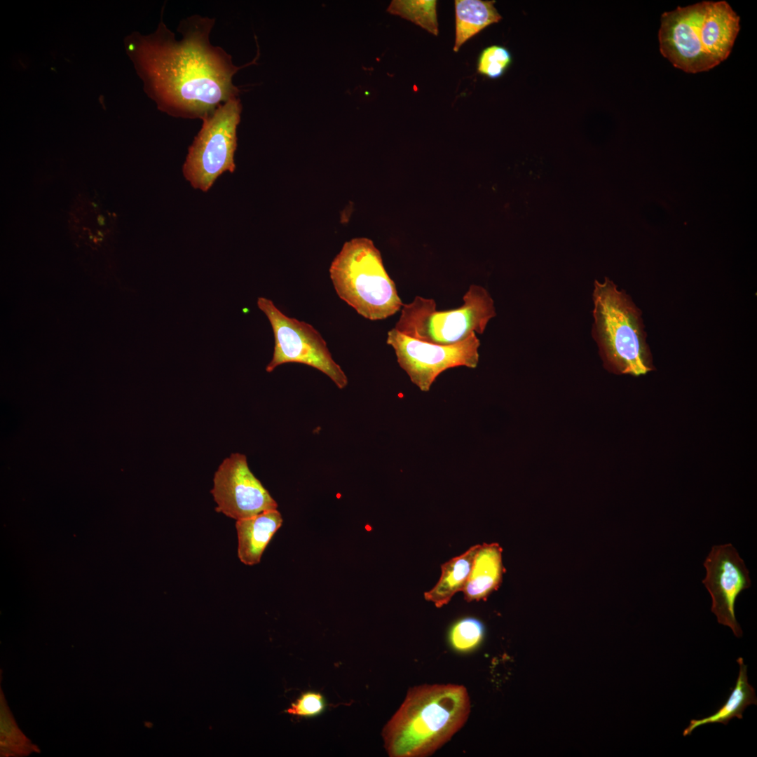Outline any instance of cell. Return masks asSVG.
Masks as SVG:
<instances>
[{
	"mask_svg": "<svg viewBox=\"0 0 757 757\" xmlns=\"http://www.w3.org/2000/svg\"><path fill=\"white\" fill-rule=\"evenodd\" d=\"M386 343L395 353L400 367L423 392L429 391L437 377L456 367H477L479 339L476 334L452 345H438L414 339L393 328Z\"/></svg>",
	"mask_w": 757,
	"mask_h": 757,
	"instance_id": "obj_9",
	"label": "cell"
},
{
	"mask_svg": "<svg viewBox=\"0 0 757 757\" xmlns=\"http://www.w3.org/2000/svg\"><path fill=\"white\" fill-rule=\"evenodd\" d=\"M329 275L338 296L367 319H386L402 307L395 284L370 239L346 242L331 264Z\"/></svg>",
	"mask_w": 757,
	"mask_h": 757,
	"instance_id": "obj_5",
	"label": "cell"
},
{
	"mask_svg": "<svg viewBox=\"0 0 757 757\" xmlns=\"http://www.w3.org/2000/svg\"><path fill=\"white\" fill-rule=\"evenodd\" d=\"M479 547L480 545H474L462 554L442 564L439 580L430 590L424 593L425 599L433 603L437 608H441L447 604L456 593L462 591Z\"/></svg>",
	"mask_w": 757,
	"mask_h": 757,
	"instance_id": "obj_14",
	"label": "cell"
},
{
	"mask_svg": "<svg viewBox=\"0 0 757 757\" xmlns=\"http://www.w3.org/2000/svg\"><path fill=\"white\" fill-rule=\"evenodd\" d=\"M241 111L240 101L234 97L202 120V127L188 149L182 168L185 179L194 189L206 192L221 175L235 171Z\"/></svg>",
	"mask_w": 757,
	"mask_h": 757,
	"instance_id": "obj_7",
	"label": "cell"
},
{
	"mask_svg": "<svg viewBox=\"0 0 757 757\" xmlns=\"http://www.w3.org/2000/svg\"><path fill=\"white\" fill-rule=\"evenodd\" d=\"M259 308L268 318L274 335V350L267 372L288 362L311 366L326 374L339 389L348 385V378L333 360L326 341L310 324L288 317L273 302L264 297L257 299Z\"/></svg>",
	"mask_w": 757,
	"mask_h": 757,
	"instance_id": "obj_8",
	"label": "cell"
},
{
	"mask_svg": "<svg viewBox=\"0 0 757 757\" xmlns=\"http://www.w3.org/2000/svg\"><path fill=\"white\" fill-rule=\"evenodd\" d=\"M282 521V515L277 509L238 519L236 528L238 556L240 561L248 566L259 563L266 547L281 527Z\"/></svg>",
	"mask_w": 757,
	"mask_h": 757,
	"instance_id": "obj_12",
	"label": "cell"
},
{
	"mask_svg": "<svg viewBox=\"0 0 757 757\" xmlns=\"http://www.w3.org/2000/svg\"><path fill=\"white\" fill-rule=\"evenodd\" d=\"M470 697L458 684H423L409 689L382 730L390 757H425L440 749L465 724Z\"/></svg>",
	"mask_w": 757,
	"mask_h": 757,
	"instance_id": "obj_2",
	"label": "cell"
},
{
	"mask_svg": "<svg viewBox=\"0 0 757 757\" xmlns=\"http://www.w3.org/2000/svg\"><path fill=\"white\" fill-rule=\"evenodd\" d=\"M503 573L500 546L497 543L480 545L462 590L465 599L470 602L486 599L499 587Z\"/></svg>",
	"mask_w": 757,
	"mask_h": 757,
	"instance_id": "obj_13",
	"label": "cell"
},
{
	"mask_svg": "<svg viewBox=\"0 0 757 757\" xmlns=\"http://www.w3.org/2000/svg\"><path fill=\"white\" fill-rule=\"evenodd\" d=\"M215 20L193 15L182 20L177 39L161 20L149 36L128 39V53L146 91L168 115L203 120L219 105L238 97L233 76L245 67L210 40Z\"/></svg>",
	"mask_w": 757,
	"mask_h": 757,
	"instance_id": "obj_1",
	"label": "cell"
},
{
	"mask_svg": "<svg viewBox=\"0 0 757 757\" xmlns=\"http://www.w3.org/2000/svg\"><path fill=\"white\" fill-rule=\"evenodd\" d=\"M703 564L707 575L702 582L711 596V611L718 623L728 626L736 637H741L743 633L735 618V603L751 584L743 559L728 543L714 545Z\"/></svg>",
	"mask_w": 757,
	"mask_h": 757,
	"instance_id": "obj_11",
	"label": "cell"
},
{
	"mask_svg": "<svg viewBox=\"0 0 757 757\" xmlns=\"http://www.w3.org/2000/svg\"><path fill=\"white\" fill-rule=\"evenodd\" d=\"M511 62L510 51L503 46L493 45L482 51L477 62V71L490 79H497L505 72Z\"/></svg>",
	"mask_w": 757,
	"mask_h": 757,
	"instance_id": "obj_19",
	"label": "cell"
},
{
	"mask_svg": "<svg viewBox=\"0 0 757 757\" xmlns=\"http://www.w3.org/2000/svg\"><path fill=\"white\" fill-rule=\"evenodd\" d=\"M483 624L474 618H465L456 622L449 632L451 648L459 653H468L476 648L484 637Z\"/></svg>",
	"mask_w": 757,
	"mask_h": 757,
	"instance_id": "obj_18",
	"label": "cell"
},
{
	"mask_svg": "<svg viewBox=\"0 0 757 757\" xmlns=\"http://www.w3.org/2000/svg\"><path fill=\"white\" fill-rule=\"evenodd\" d=\"M494 1L456 0V37L453 51L457 52L469 39L486 27L499 22L502 17Z\"/></svg>",
	"mask_w": 757,
	"mask_h": 757,
	"instance_id": "obj_16",
	"label": "cell"
},
{
	"mask_svg": "<svg viewBox=\"0 0 757 757\" xmlns=\"http://www.w3.org/2000/svg\"><path fill=\"white\" fill-rule=\"evenodd\" d=\"M326 707V700L321 693L307 690L292 702L285 711L300 718H314L323 714Z\"/></svg>",
	"mask_w": 757,
	"mask_h": 757,
	"instance_id": "obj_20",
	"label": "cell"
},
{
	"mask_svg": "<svg viewBox=\"0 0 757 757\" xmlns=\"http://www.w3.org/2000/svg\"><path fill=\"white\" fill-rule=\"evenodd\" d=\"M739 17L725 1H704L665 12L658 39L661 53L688 73L708 71L730 55Z\"/></svg>",
	"mask_w": 757,
	"mask_h": 757,
	"instance_id": "obj_3",
	"label": "cell"
},
{
	"mask_svg": "<svg viewBox=\"0 0 757 757\" xmlns=\"http://www.w3.org/2000/svg\"><path fill=\"white\" fill-rule=\"evenodd\" d=\"M216 511L236 520L275 510L276 501L250 470L244 454L232 453L214 473Z\"/></svg>",
	"mask_w": 757,
	"mask_h": 757,
	"instance_id": "obj_10",
	"label": "cell"
},
{
	"mask_svg": "<svg viewBox=\"0 0 757 757\" xmlns=\"http://www.w3.org/2000/svg\"><path fill=\"white\" fill-rule=\"evenodd\" d=\"M737 662L739 667L738 676L727 701L709 716L690 720L689 725L683 732V736L690 735L696 728L702 725L716 723L727 725L734 717L742 719V714L749 705H756L755 690L748 682L747 666L741 657L737 659Z\"/></svg>",
	"mask_w": 757,
	"mask_h": 757,
	"instance_id": "obj_15",
	"label": "cell"
},
{
	"mask_svg": "<svg viewBox=\"0 0 757 757\" xmlns=\"http://www.w3.org/2000/svg\"><path fill=\"white\" fill-rule=\"evenodd\" d=\"M463 300L460 307L437 311L434 299L416 296L409 304H403L394 328L408 336L438 345L456 344L474 334H483L496 315L490 294L482 286L471 285Z\"/></svg>",
	"mask_w": 757,
	"mask_h": 757,
	"instance_id": "obj_6",
	"label": "cell"
},
{
	"mask_svg": "<svg viewBox=\"0 0 757 757\" xmlns=\"http://www.w3.org/2000/svg\"><path fill=\"white\" fill-rule=\"evenodd\" d=\"M15 723L11 721L8 714V710L6 709L4 703L1 704V734L3 739V748L6 749L8 747L9 742L11 739L17 741L19 739L18 737V732L15 728Z\"/></svg>",
	"mask_w": 757,
	"mask_h": 757,
	"instance_id": "obj_21",
	"label": "cell"
},
{
	"mask_svg": "<svg viewBox=\"0 0 757 757\" xmlns=\"http://www.w3.org/2000/svg\"><path fill=\"white\" fill-rule=\"evenodd\" d=\"M436 1H393L387 11L413 22L430 33L438 34Z\"/></svg>",
	"mask_w": 757,
	"mask_h": 757,
	"instance_id": "obj_17",
	"label": "cell"
},
{
	"mask_svg": "<svg viewBox=\"0 0 757 757\" xmlns=\"http://www.w3.org/2000/svg\"><path fill=\"white\" fill-rule=\"evenodd\" d=\"M592 334L604 367L634 376L654 371L642 312L623 289L608 278L595 281Z\"/></svg>",
	"mask_w": 757,
	"mask_h": 757,
	"instance_id": "obj_4",
	"label": "cell"
}]
</instances>
